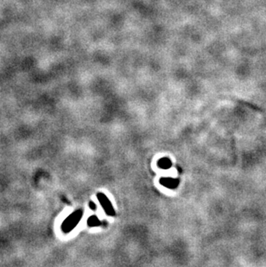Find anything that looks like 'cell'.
<instances>
[{
  "instance_id": "cell-5",
  "label": "cell",
  "mask_w": 266,
  "mask_h": 267,
  "mask_svg": "<svg viewBox=\"0 0 266 267\" xmlns=\"http://www.w3.org/2000/svg\"><path fill=\"white\" fill-rule=\"evenodd\" d=\"M87 225L89 226H99L102 225V222L96 216H91L87 221Z\"/></svg>"
},
{
  "instance_id": "cell-1",
  "label": "cell",
  "mask_w": 266,
  "mask_h": 267,
  "mask_svg": "<svg viewBox=\"0 0 266 267\" xmlns=\"http://www.w3.org/2000/svg\"><path fill=\"white\" fill-rule=\"evenodd\" d=\"M83 212L82 210H76L72 214H70L62 223L61 230L65 234H68L70 231H72L78 225V223L81 220Z\"/></svg>"
},
{
  "instance_id": "cell-4",
  "label": "cell",
  "mask_w": 266,
  "mask_h": 267,
  "mask_svg": "<svg viewBox=\"0 0 266 267\" xmlns=\"http://www.w3.org/2000/svg\"><path fill=\"white\" fill-rule=\"evenodd\" d=\"M157 164H158V166H159L160 168H162V169L167 170V169H169L170 166H171V162H170V160L169 159V158L164 157V158L160 159V160L158 161V163H157Z\"/></svg>"
},
{
  "instance_id": "cell-2",
  "label": "cell",
  "mask_w": 266,
  "mask_h": 267,
  "mask_svg": "<svg viewBox=\"0 0 266 267\" xmlns=\"http://www.w3.org/2000/svg\"><path fill=\"white\" fill-rule=\"evenodd\" d=\"M97 197H98L99 202H100L102 207L104 208V210H105L106 214H108L110 216H113L115 214V210L113 207L111 206V203L110 202V201L108 200V198L106 197L104 194L102 193L98 194H97Z\"/></svg>"
},
{
  "instance_id": "cell-3",
  "label": "cell",
  "mask_w": 266,
  "mask_h": 267,
  "mask_svg": "<svg viewBox=\"0 0 266 267\" xmlns=\"http://www.w3.org/2000/svg\"><path fill=\"white\" fill-rule=\"evenodd\" d=\"M161 184L169 189H175L179 184V180L171 177H163L160 180Z\"/></svg>"
}]
</instances>
